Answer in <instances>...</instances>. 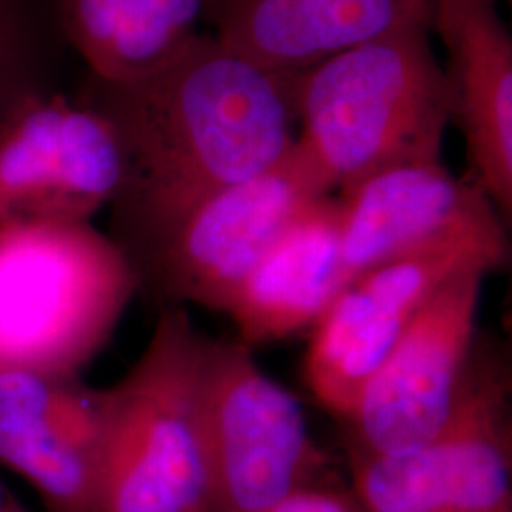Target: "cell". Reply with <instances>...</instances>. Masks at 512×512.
Segmentation results:
<instances>
[{
	"mask_svg": "<svg viewBox=\"0 0 512 512\" xmlns=\"http://www.w3.org/2000/svg\"><path fill=\"white\" fill-rule=\"evenodd\" d=\"M57 0H0V122L31 97L52 93Z\"/></svg>",
	"mask_w": 512,
	"mask_h": 512,
	"instance_id": "cell-17",
	"label": "cell"
},
{
	"mask_svg": "<svg viewBox=\"0 0 512 512\" xmlns=\"http://www.w3.org/2000/svg\"><path fill=\"white\" fill-rule=\"evenodd\" d=\"M0 512H35L0 484Z\"/></svg>",
	"mask_w": 512,
	"mask_h": 512,
	"instance_id": "cell-19",
	"label": "cell"
},
{
	"mask_svg": "<svg viewBox=\"0 0 512 512\" xmlns=\"http://www.w3.org/2000/svg\"><path fill=\"white\" fill-rule=\"evenodd\" d=\"M509 397V368L476 346L452 412L433 439L401 456L349 452L359 509L511 511Z\"/></svg>",
	"mask_w": 512,
	"mask_h": 512,
	"instance_id": "cell-6",
	"label": "cell"
},
{
	"mask_svg": "<svg viewBox=\"0 0 512 512\" xmlns=\"http://www.w3.org/2000/svg\"><path fill=\"white\" fill-rule=\"evenodd\" d=\"M355 507L357 505H353L346 495L311 486L287 495L272 507L258 512H355Z\"/></svg>",
	"mask_w": 512,
	"mask_h": 512,
	"instance_id": "cell-18",
	"label": "cell"
},
{
	"mask_svg": "<svg viewBox=\"0 0 512 512\" xmlns=\"http://www.w3.org/2000/svg\"><path fill=\"white\" fill-rule=\"evenodd\" d=\"M141 279L92 222H0V374L82 376Z\"/></svg>",
	"mask_w": 512,
	"mask_h": 512,
	"instance_id": "cell-3",
	"label": "cell"
},
{
	"mask_svg": "<svg viewBox=\"0 0 512 512\" xmlns=\"http://www.w3.org/2000/svg\"><path fill=\"white\" fill-rule=\"evenodd\" d=\"M76 101L118 137L124 177L110 203L112 239L139 279L198 203L266 171L296 139L291 76L202 33L137 78L88 74Z\"/></svg>",
	"mask_w": 512,
	"mask_h": 512,
	"instance_id": "cell-1",
	"label": "cell"
},
{
	"mask_svg": "<svg viewBox=\"0 0 512 512\" xmlns=\"http://www.w3.org/2000/svg\"><path fill=\"white\" fill-rule=\"evenodd\" d=\"M329 183L294 139L281 160L198 203L141 272L164 306L222 311L239 283Z\"/></svg>",
	"mask_w": 512,
	"mask_h": 512,
	"instance_id": "cell-7",
	"label": "cell"
},
{
	"mask_svg": "<svg viewBox=\"0 0 512 512\" xmlns=\"http://www.w3.org/2000/svg\"><path fill=\"white\" fill-rule=\"evenodd\" d=\"M431 21L412 23L291 76L296 143L332 192L416 162H440L450 93L431 46Z\"/></svg>",
	"mask_w": 512,
	"mask_h": 512,
	"instance_id": "cell-2",
	"label": "cell"
},
{
	"mask_svg": "<svg viewBox=\"0 0 512 512\" xmlns=\"http://www.w3.org/2000/svg\"><path fill=\"white\" fill-rule=\"evenodd\" d=\"M499 0H429L431 31L446 50L442 65L473 183L501 217L512 213V40Z\"/></svg>",
	"mask_w": 512,
	"mask_h": 512,
	"instance_id": "cell-12",
	"label": "cell"
},
{
	"mask_svg": "<svg viewBox=\"0 0 512 512\" xmlns=\"http://www.w3.org/2000/svg\"><path fill=\"white\" fill-rule=\"evenodd\" d=\"M346 287L342 205L330 194L294 220L226 302L247 348L313 329Z\"/></svg>",
	"mask_w": 512,
	"mask_h": 512,
	"instance_id": "cell-14",
	"label": "cell"
},
{
	"mask_svg": "<svg viewBox=\"0 0 512 512\" xmlns=\"http://www.w3.org/2000/svg\"><path fill=\"white\" fill-rule=\"evenodd\" d=\"M211 0H57L65 38L103 82H124L179 54L200 35Z\"/></svg>",
	"mask_w": 512,
	"mask_h": 512,
	"instance_id": "cell-15",
	"label": "cell"
},
{
	"mask_svg": "<svg viewBox=\"0 0 512 512\" xmlns=\"http://www.w3.org/2000/svg\"><path fill=\"white\" fill-rule=\"evenodd\" d=\"M416 311L353 279L313 325L304 380L332 416L349 421L368 380L384 365Z\"/></svg>",
	"mask_w": 512,
	"mask_h": 512,
	"instance_id": "cell-16",
	"label": "cell"
},
{
	"mask_svg": "<svg viewBox=\"0 0 512 512\" xmlns=\"http://www.w3.org/2000/svg\"><path fill=\"white\" fill-rule=\"evenodd\" d=\"M484 277L476 270L452 277L414 313L359 395L351 450L401 456L439 433L475 353Z\"/></svg>",
	"mask_w": 512,
	"mask_h": 512,
	"instance_id": "cell-9",
	"label": "cell"
},
{
	"mask_svg": "<svg viewBox=\"0 0 512 512\" xmlns=\"http://www.w3.org/2000/svg\"><path fill=\"white\" fill-rule=\"evenodd\" d=\"M503 512H512V509H511V511H503Z\"/></svg>",
	"mask_w": 512,
	"mask_h": 512,
	"instance_id": "cell-21",
	"label": "cell"
},
{
	"mask_svg": "<svg viewBox=\"0 0 512 512\" xmlns=\"http://www.w3.org/2000/svg\"><path fill=\"white\" fill-rule=\"evenodd\" d=\"M122 177L114 129L76 99L37 95L0 122V222H92Z\"/></svg>",
	"mask_w": 512,
	"mask_h": 512,
	"instance_id": "cell-10",
	"label": "cell"
},
{
	"mask_svg": "<svg viewBox=\"0 0 512 512\" xmlns=\"http://www.w3.org/2000/svg\"><path fill=\"white\" fill-rule=\"evenodd\" d=\"M198 403L215 512H258L311 488L323 454L293 395L239 340L202 336Z\"/></svg>",
	"mask_w": 512,
	"mask_h": 512,
	"instance_id": "cell-5",
	"label": "cell"
},
{
	"mask_svg": "<svg viewBox=\"0 0 512 512\" xmlns=\"http://www.w3.org/2000/svg\"><path fill=\"white\" fill-rule=\"evenodd\" d=\"M355 512H365V511H361V509H359V505H357V507H355Z\"/></svg>",
	"mask_w": 512,
	"mask_h": 512,
	"instance_id": "cell-20",
	"label": "cell"
},
{
	"mask_svg": "<svg viewBox=\"0 0 512 512\" xmlns=\"http://www.w3.org/2000/svg\"><path fill=\"white\" fill-rule=\"evenodd\" d=\"M207 16L224 46L287 76L431 21L429 0H211Z\"/></svg>",
	"mask_w": 512,
	"mask_h": 512,
	"instance_id": "cell-13",
	"label": "cell"
},
{
	"mask_svg": "<svg viewBox=\"0 0 512 512\" xmlns=\"http://www.w3.org/2000/svg\"><path fill=\"white\" fill-rule=\"evenodd\" d=\"M202 332L164 306L147 348L107 387L97 512H215L198 403Z\"/></svg>",
	"mask_w": 512,
	"mask_h": 512,
	"instance_id": "cell-4",
	"label": "cell"
},
{
	"mask_svg": "<svg viewBox=\"0 0 512 512\" xmlns=\"http://www.w3.org/2000/svg\"><path fill=\"white\" fill-rule=\"evenodd\" d=\"M338 198L346 285L404 256L458 253L480 260L490 272L509 262L505 219L494 202L442 162L389 167Z\"/></svg>",
	"mask_w": 512,
	"mask_h": 512,
	"instance_id": "cell-8",
	"label": "cell"
},
{
	"mask_svg": "<svg viewBox=\"0 0 512 512\" xmlns=\"http://www.w3.org/2000/svg\"><path fill=\"white\" fill-rule=\"evenodd\" d=\"M107 389L82 376L0 374V467L25 480L44 512H97Z\"/></svg>",
	"mask_w": 512,
	"mask_h": 512,
	"instance_id": "cell-11",
	"label": "cell"
}]
</instances>
